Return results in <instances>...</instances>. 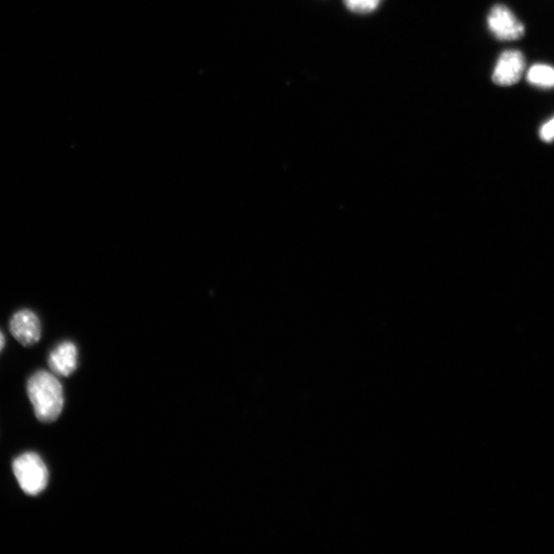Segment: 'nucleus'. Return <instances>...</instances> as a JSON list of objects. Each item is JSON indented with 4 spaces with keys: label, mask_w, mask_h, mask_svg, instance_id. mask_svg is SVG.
<instances>
[{
    "label": "nucleus",
    "mask_w": 554,
    "mask_h": 554,
    "mask_svg": "<svg viewBox=\"0 0 554 554\" xmlns=\"http://www.w3.org/2000/svg\"><path fill=\"white\" fill-rule=\"evenodd\" d=\"M344 3L354 13L367 14L375 11L381 0H344Z\"/></svg>",
    "instance_id": "nucleus-8"
},
{
    "label": "nucleus",
    "mask_w": 554,
    "mask_h": 554,
    "mask_svg": "<svg viewBox=\"0 0 554 554\" xmlns=\"http://www.w3.org/2000/svg\"><path fill=\"white\" fill-rule=\"evenodd\" d=\"M27 393L39 421L52 423L59 418L64 407V393L54 373H34L27 382Z\"/></svg>",
    "instance_id": "nucleus-1"
},
{
    "label": "nucleus",
    "mask_w": 554,
    "mask_h": 554,
    "mask_svg": "<svg viewBox=\"0 0 554 554\" xmlns=\"http://www.w3.org/2000/svg\"><path fill=\"white\" fill-rule=\"evenodd\" d=\"M10 331L19 343L32 346L42 337L41 321L33 311L23 309L13 315Z\"/></svg>",
    "instance_id": "nucleus-5"
},
{
    "label": "nucleus",
    "mask_w": 554,
    "mask_h": 554,
    "mask_svg": "<svg viewBox=\"0 0 554 554\" xmlns=\"http://www.w3.org/2000/svg\"><path fill=\"white\" fill-rule=\"evenodd\" d=\"M528 82L536 87L554 88V68L549 65H533L527 75Z\"/></svg>",
    "instance_id": "nucleus-7"
},
{
    "label": "nucleus",
    "mask_w": 554,
    "mask_h": 554,
    "mask_svg": "<svg viewBox=\"0 0 554 554\" xmlns=\"http://www.w3.org/2000/svg\"><path fill=\"white\" fill-rule=\"evenodd\" d=\"M526 67L524 55L520 51H505L499 58L493 72V82L497 86L509 87L520 82Z\"/></svg>",
    "instance_id": "nucleus-4"
},
{
    "label": "nucleus",
    "mask_w": 554,
    "mask_h": 554,
    "mask_svg": "<svg viewBox=\"0 0 554 554\" xmlns=\"http://www.w3.org/2000/svg\"><path fill=\"white\" fill-rule=\"evenodd\" d=\"M49 367L55 375H72L77 369L76 346L69 341L59 344L49 356Z\"/></svg>",
    "instance_id": "nucleus-6"
},
{
    "label": "nucleus",
    "mask_w": 554,
    "mask_h": 554,
    "mask_svg": "<svg viewBox=\"0 0 554 554\" xmlns=\"http://www.w3.org/2000/svg\"><path fill=\"white\" fill-rule=\"evenodd\" d=\"M540 137L545 142H551L554 140V117L542 126L540 130Z\"/></svg>",
    "instance_id": "nucleus-9"
},
{
    "label": "nucleus",
    "mask_w": 554,
    "mask_h": 554,
    "mask_svg": "<svg viewBox=\"0 0 554 554\" xmlns=\"http://www.w3.org/2000/svg\"><path fill=\"white\" fill-rule=\"evenodd\" d=\"M6 344V338L2 331H0V351H2Z\"/></svg>",
    "instance_id": "nucleus-10"
},
{
    "label": "nucleus",
    "mask_w": 554,
    "mask_h": 554,
    "mask_svg": "<svg viewBox=\"0 0 554 554\" xmlns=\"http://www.w3.org/2000/svg\"><path fill=\"white\" fill-rule=\"evenodd\" d=\"M13 471L22 491L36 496L46 490L49 484V469L36 453H24L13 462Z\"/></svg>",
    "instance_id": "nucleus-2"
},
{
    "label": "nucleus",
    "mask_w": 554,
    "mask_h": 554,
    "mask_svg": "<svg viewBox=\"0 0 554 554\" xmlns=\"http://www.w3.org/2000/svg\"><path fill=\"white\" fill-rule=\"evenodd\" d=\"M488 27L492 34L503 42L518 41L525 34V26L505 6H494L488 16Z\"/></svg>",
    "instance_id": "nucleus-3"
}]
</instances>
